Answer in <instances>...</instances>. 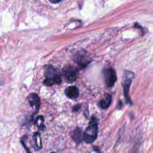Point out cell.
Returning a JSON list of instances; mask_svg holds the SVG:
<instances>
[{
	"label": "cell",
	"instance_id": "obj_4",
	"mask_svg": "<svg viewBox=\"0 0 153 153\" xmlns=\"http://www.w3.org/2000/svg\"><path fill=\"white\" fill-rule=\"evenodd\" d=\"M103 73L105 82L106 86L108 87H112L114 85L117 79L115 71L112 68H109V69H105Z\"/></svg>",
	"mask_w": 153,
	"mask_h": 153
},
{
	"label": "cell",
	"instance_id": "obj_14",
	"mask_svg": "<svg viewBox=\"0 0 153 153\" xmlns=\"http://www.w3.org/2000/svg\"><path fill=\"white\" fill-rule=\"evenodd\" d=\"M61 0H49V1L51 3H53V4H56V3H58Z\"/></svg>",
	"mask_w": 153,
	"mask_h": 153
},
{
	"label": "cell",
	"instance_id": "obj_13",
	"mask_svg": "<svg viewBox=\"0 0 153 153\" xmlns=\"http://www.w3.org/2000/svg\"><path fill=\"white\" fill-rule=\"evenodd\" d=\"M79 106H79V105H75V106L73 108V111H76L78 110V109H79Z\"/></svg>",
	"mask_w": 153,
	"mask_h": 153
},
{
	"label": "cell",
	"instance_id": "obj_3",
	"mask_svg": "<svg viewBox=\"0 0 153 153\" xmlns=\"http://www.w3.org/2000/svg\"><path fill=\"white\" fill-rule=\"evenodd\" d=\"M62 75L68 82H72L76 80L78 75V70L72 66H67L62 71Z\"/></svg>",
	"mask_w": 153,
	"mask_h": 153
},
{
	"label": "cell",
	"instance_id": "obj_9",
	"mask_svg": "<svg viewBox=\"0 0 153 153\" xmlns=\"http://www.w3.org/2000/svg\"><path fill=\"white\" fill-rule=\"evenodd\" d=\"M73 140L77 143H80L83 140V134L79 128H75L71 134Z\"/></svg>",
	"mask_w": 153,
	"mask_h": 153
},
{
	"label": "cell",
	"instance_id": "obj_12",
	"mask_svg": "<svg viewBox=\"0 0 153 153\" xmlns=\"http://www.w3.org/2000/svg\"><path fill=\"white\" fill-rule=\"evenodd\" d=\"M35 124L36 126L41 129L44 130L45 129V125H44V117L42 115H38L36 119H35Z\"/></svg>",
	"mask_w": 153,
	"mask_h": 153
},
{
	"label": "cell",
	"instance_id": "obj_5",
	"mask_svg": "<svg viewBox=\"0 0 153 153\" xmlns=\"http://www.w3.org/2000/svg\"><path fill=\"white\" fill-rule=\"evenodd\" d=\"M124 93L126 97V99L127 101H130L129 97H128V92L130 89V86L131 82L132 81V79L133 78L134 74L133 72L127 71L124 73Z\"/></svg>",
	"mask_w": 153,
	"mask_h": 153
},
{
	"label": "cell",
	"instance_id": "obj_11",
	"mask_svg": "<svg viewBox=\"0 0 153 153\" xmlns=\"http://www.w3.org/2000/svg\"><path fill=\"white\" fill-rule=\"evenodd\" d=\"M33 139L34 141L35 146L36 149H40L42 147L41 137L40 134L38 132H36L33 135Z\"/></svg>",
	"mask_w": 153,
	"mask_h": 153
},
{
	"label": "cell",
	"instance_id": "obj_8",
	"mask_svg": "<svg viewBox=\"0 0 153 153\" xmlns=\"http://www.w3.org/2000/svg\"><path fill=\"white\" fill-rule=\"evenodd\" d=\"M65 93L68 97L71 99H75L78 96L79 91L76 86L72 85L68 87L65 89Z\"/></svg>",
	"mask_w": 153,
	"mask_h": 153
},
{
	"label": "cell",
	"instance_id": "obj_2",
	"mask_svg": "<svg viewBox=\"0 0 153 153\" xmlns=\"http://www.w3.org/2000/svg\"><path fill=\"white\" fill-rule=\"evenodd\" d=\"M96 120L97 119L94 117H92L90 125L86 128L83 133V140L86 143H91L97 138L98 127Z\"/></svg>",
	"mask_w": 153,
	"mask_h": 153
},
{
	"label": "cell",
	"instance_id": "obj_10",
	"mask_svg": "<svg viewBox=\"0 0 153 153\" xmlns=\"http://www.w3.org/2000/svg\"><path fill=\"white\" fill-rule=\"evenodd\" d=\"M112 100V97L110 94H106L105 97L100 101V106L103 109H106L109 106Z\"/></svg>",
	"mask_w": 153,
	"mask_h": 153
},
{
	"label": "cell",
	"instance_id": "obj_6",
	"mask_svg": "<svg viewBox=\"0 0 153 153\" xmlns=\"http://www.w3.org/2000/svg\"><path fill=\"white\" fill-rule=\"evenodd\" d=\"M75 60L78 65L82 68L85 67L90 62L88 56L84 51H78L75 55Z\"/></svg>",
	"mask_w": 153,
	"mask_h": 153
},
{
	"label": "cell",
	"instance_id": "obj_7",
	"mask_svg": "<svg viewBox=\"0 0 153 153\" xmlns=\"http://www.w3.org/2000/svg\"><path fill=\"white\" fill-rule=\"evenodd\" d=\"M28 101L30 106L37 112L39 111L41 102L39 97L35 93H30L28 96Z\"/></svg>",
	"mask_w": 153,
	"mask_h": 153
},
{
	"label": "cell",
	"instance_id": "obj_1",
	"mask_svg": "<svg viewBox=\"0 0 153 153\" xmlns=\"http://www.w3.org/2000/svg\"><path fill=\"white\" fill-rule=\"evenodd\" d=\"M45 79L44 81V84L47 86H51L54 84H59L62 82L61 75L59 71L51 65L45 66Z\"/></svg>",
	"mask_w": 153,
	"mask_h": 153
}]
</instances>
